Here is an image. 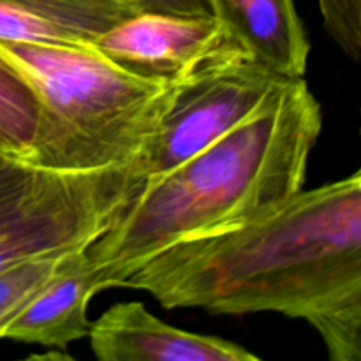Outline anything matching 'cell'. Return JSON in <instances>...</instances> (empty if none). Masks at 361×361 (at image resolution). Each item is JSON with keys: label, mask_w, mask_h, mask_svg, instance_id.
<instances>
[{"label": "cell", "mask_w": 361, "mask_h": 361, "mask_svg": "<svg viewBox=\"0 0 361 361\" xmlns=\"http://www.w3.org/2000/svg\"><path fill=\"white\" fill-rule=\"evenodd\" d=\"M99 361H259L240 344L164 323L140 302L109 307L88 330Z\"/></svg>", "instance_id": "8"}, {"label": "cell", "mask_w": 361, "mask_h": 361, "mask_svg": "<svg viewBox=\"0 0 361 361\" xmlns=\"http://www.w3.org/2000/svg\"><path fill=\"white\" fill-rule=\"evenodd\" d=\"M0 55L32 81L74 133L115 164L136 157L175 87L126 73L92 46L0 41Z\"/></svg>", "instance_id": "4"}, {"label": "cell", "mask_w": 361, "mask_h": 361, "mask_svg": "<svg viewBox=\"0 0 361 361\" xmlns=\"http://www.w3.org/2000/svg\"><path fill=\"white\" fill-rule=\"evenodd\" d=\"M4 161H7V157L2 154V152H0V162H4Z\"/></svg>", "instance_id": "15"}, {"label": "cell", "mask_w": 361, "mask_h": 361, "mask_svg": "<svg viewBox=\"0 0 361 361\" xmlns=\"http://www.w3.org/2000/svg\"><path fill=\"white\" fill-rule=\"evenodd\" d=\"M136 13L118 0H0V41L90 48Z\"/></svg>", "instance_id": "10"}, {"label": "cell", "mask_w": 361, "mask_h": 361, "mask_svg": "<svg viewBox=\"0 0 361 361\" xmlns=\"http://www.w3.org/2000/svg\"><path fill=\"white\" fill-rule=\"evenodd\" d=\"M92 48L126 73L176 83L236 46L214 16L136 13L99 35Z\"/></svg>", "instance_id": "6"}, {"label": "cell", "mask_w": 361, "mask_h": 361, "mask_svg": "<svg viewBox=\"0 0 361 361\" xmlns=\"http://www.w3.org/2000/svg\"><path fill=\"white\" fill-rule=\"evenodd\" d=\"M324 28L351 60L361 56V0H319Z\"/></svg>", "instance_id": "13"}, {"label": "cell", "mask_w": 361, "mask_h": 361, "mask_svg": "<svg viewBox=\"0 0 361 361\" xmlns=\"http://www.w3.org/2000/svg\"><path fill=\"white\" fill-rule=\"evenodd\" d=\"M286 83L238 48L214 56L175 83L161 122L133 159L137 171L147 180L166 175L250 118Z\"/></svg>", "instance_id": "5"}, {"label": "cell", "mask_w": 361, "mask_h": 361, "mask_svg": "<svg viewBox=\"0 0 361 361\" xmlns=\"http://www.w3.org/2000/svg\"><path fill=\"white\" fill-rule=\"evenodd\" d=\"M0 152L49 169H94L115 162L74 133L32 81L0 55Z\"/></svg>", "instance_id": "7"}, {"label": "cell", "mask_w": 361, "mask_h": 361, "mask_svg": "<svg viewBox=\"0 0 361 361\" xmlns=\"http://www.w3.org/2000/svg\"><path fill=\"white\" fill-rule=\"evenodd\" d=\"M118 288L150 293L164 309L303 319L330 360L360 361L361 173L302 189L252 224L173 243Z\"/></svg>", "instance_id": "1"}, {"label": "cell", "mask_w": 361, "mask_h": 361, "mask_svg": "<svg viewBox=\"0 0 361 361\" xmlns=\"http://www.w3.org/2000/svg\"><path fill=\"white\" fill-rule=\"evenodd\" d=\"M83 250L21 261L0 271V338L11 323L76 261Z\"/></svg>", "instance_id": "12"}, {"label": "cell", "mask_w": 361, "mask_h": 361, "mask_svg": "<svg viewBox=\"0 0 361 361\" xmlns=\"http://www.w3.org/2000/svg\"><path fill=\"white\" fill-rule=\"evenodd\" d=\"M137 13H164L180 16H212L208 0H118Z\"/></svg>", "instance_id": "14"}, {"label": "cell", "mask_w": 361, "mask_h": 361, "mask_svg": "<svg viewBox=\"0 0 361 361\" xmlns=\"http://www.w3.org/2000/svg\"><path fill=\"white\" fill-rule=\"evenodd\" d=\"M145 182L134 161L94 169L0 162V271L87 250L116 224Z\"/></svg>", "instance_id": "3"}, {"label": "cell", "mask_w": 361, "mask_h": 361, "mask_svg": "<svg viewBox=\"0 0 361 361\" xmlns=\"http://www.w3.org/2000/svg\"><path fill=\"white\" fill-rule=\"evenodd\" d=\"M323 111L305 78L282 85L250 118L159 178L87 249L99 293L182 240L242 228L284 207L305 185Z\"/></svg>", "instance_id": "2"}, {"label": "cell", "mask_w": 361, "mask_h": 361, "mask_svg": "<svg viewBox=\"0 0 361 361\" xmlns=\"http://www.w3.org/2000/svg\"><path fill=\"white\" fill-rule=\"evenodd\" d=\"M97 277L87 250L63 270L4 331V338L37 344L67 355L90 330L88 302L97 295Z\"/></svg>", "instance_id": "11"}, {"label": "cell", "mask_w": 361, "mask_h": 361, "mask_svg": "<svg viewBox=\"0 0 361 361\" xmlns=\"http://www.w3.org/2000/svg\"><path fill=\"white\" fill-rule=\"evenodd\" d=\"M229 41L284 81L303 80L310 42L295 0H208Z\"/></svg>", "instance_id": "9"}]
</instances>
